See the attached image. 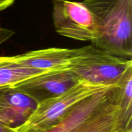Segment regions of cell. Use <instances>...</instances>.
<instances>
[{
    "label": "cell",
    "instance_id": "7c38bea8",
    "mask_svg": "<svg viewBox=\"0 0 132 132\" xmlns=\"http://www.w3.org/2000/svg\"><path fill=\"white\" fill-rule=\"evenodd\" d=\"M14 34L15 32L12 30L3 28L0 26V45L12 37Z\"/></svg>",
    "mask_w": 132,
    "mask_h": 132
},
{
    "label": "cell",
    "instance_id": "ba28073f",
    "mask_svg": "<svg viewBox=\"0 0 132 132\" xmlns=\"http://www.w3.org/2000/svg\"><path fill=\"white\" fill-rule=\"evenodd\" d=\"M3 123L12 127L21 125L30 116L37 103L28 95L12 88L4 89Z\"/></svg>",
    "mask_w": 132,
    "mask_h": 132
},
{
    "label": "cell",
    "instance_id": "9c48e42d",
    "mask_svg": "<svg viewBox=\"0 0 132 132\" xmlns=\"http://www.w3.org/2000/svg\"><path fill=\"white\" fill-rule=\"evenodd\" d=\"M119 94L74 132H124L119 119Z\"/></svg>",
    "mask_w": 132,
    "mask_h": 132
},
{
    "label": "cell",
    "instance_id": "8992f818",
    "mask_svg": "<svg viewBox=\"0 0 132 132\" xmlns=\"http://www.w3.org/2000/svg\"><path fill=\"white\" fill-rule=\"evenodd\" d=\"M95 48L93 45L73 49L49 48L27 52L16 55L15 58L19 64L39 70H63L77 64Z\"/></svg>",
    "mask_w": 132,
    "mask_h": 132
},
{
    "label": "cell",
    "instance_id": "8fae6325",
    "mask_svg": "<svg viewBox=\"0 0 132 132\" xmlns=\"http://www.w3.org/2000/svg\"><path fill=\"white\" fill-rule=\"evenodd\" d=\"M118 106L119 119L125 132H132V70L119 84Z\"/></svg>",
    "mask_w": 132,
    "mask_h": 132
},
{
    "label": "cell",
    "instance_id": "9a60e30c",
    "mask_svg": "<svg viewBox=\"0 0 132 132\" xmlns=\"http://www.w3.org/2000/svg\"><path fill=\"white\" fill-rule=\"evenodd\" d=\"M0 132H14V127L0 123Z\"/></svg>",
    "mask_w": 132,
    "mask_h": 132
},
{
    "label": "cell",
    "instance_id": "4fadbf2b",
    "mask_svg": "<svg viewBox=\"0 0 132 132\" xmlns=\"http://www.w3.org/2000/svg\"><path fill=\"white\" fill-rule=\"evenodd\" d=\"M3 91L4 89H0V123L1 124H4L3 117L4 112H5V103H4Z\"/></svg>",
    "mask_w": 132,
    "mask_h": 132
},
{
    "label": "cell",
    "instance_id": "277c9868",
    "mask_svg": "<svg viewBox=\"0 0 132 132\" xmlns=\"http://www.w3.org/2000/svg\"><path fill=\"white\" fill-rule=\"evenodd\" d=\"M52 18L55 31L61 36L92 43L96 39V21L82 2L53 0Z\"/></svg>",
    "mask_w": 132,
    "mask_h": 132
},
{
    "label": "cell",
    "instance_id": "3957f363",
    "mask_svg": "<svg viewBox=\"0 0 132 132\" xmlns=\"http://www.w3.org/2000/svg\"><path fill=\"white\" fill-rule=\"evenodd\" d=\"M70 70L79 81L119 86L126 74L132 70V61L95 48Z\"/></svg>",
    "mask_w": 132,
    "mask_h": 132
},
{
    "label": "cell",
    "instance_id": "7a4b0ae2",
    "mask_svg": "<svg viewBox=\"0 0 132 132\" xmlns=\"http://www.w3.org/2000/svg\"><path fill=\"white\" fill-rule=\"evenodd\" d=\"M111 85L79 81L63 94L37 103L32 114L14 132H44L57 123L73 106Z\"/></svg>",
    "mask_w": 132,
    "mask_h": 132
},
{
    "label": "cell",
    "instance_id": "5b68a950",
    "mask_svg": "<svg viewBox=\"0 0 132 132\" xmlns=\"http://www.w3.org/2000/svg\"><path fill=\"white\" fill-rule=\"evenodd\" d=\"M79 81L69 68L50 71L31 77L16 84L12 88L28 95L39 103L63 94Z\"/></svg>",
    "mask_w": 132,
    "mask_h": 132
},
{
    "label": "cell",
    "instance_id": "52a82bcc",
    "mask_svg": "<svg viewBox=\"0 0 132 132\" xmlns=\"http://www.w3.org/2000/svg\"><path fill=\"white\" fill-rule=\"evenodd\" d=\"M118 85H111L82 99L72 107L65 116L44 132H74L100 112L117 95Z\"/></svg>",
    "mask_w": 132,
    "mask_h": 132
},
{
    "label": "cell",
    "instance_id": "30bf717a",
    "mask_svg": "<svg viewBox=\"0 0 132 132\" xmlns=\"http://www.w3.org/2000/svg\"><path fill=\"white\" fill-rule=\"evenodd\" d=\"M50 71L39 70L22 65L18 63L15 55L1 56L0 57V89L12 88L21 81Z\"/></svg>",
    "mask_w": 132,
    "mask_h": 132
},
{
    "label": "cell",
    "instance_id": "6da1fadb",
    "mask_svg": "<svg viewBox=\"0 0 132 132\" xmlns=\"http://www.w3.org/2000/svg\"><path fill=\"white\" fill-rule=\"evenodd\" d=\"M82 3L96 21L97 36L93 46L131 59L132 0H84Z\"/></svg>",
    "mask_w": 132,
    "mask_h": 132
},
{
    "label": "cell",
    "instance_id": "5bb4252c",
    "mask_svg": "<svg viewBox=\"0 0 132 132\" xmlns=\"http://www.w3.org/2000/svg\"><path fill=\"white\" fill-rule=\"evenodd\" d=\"M15 1V0H0V12L12 5Z\"/></svg>",
    "mask_w": 132,
    "mask_h": 132
}]
</instances>
